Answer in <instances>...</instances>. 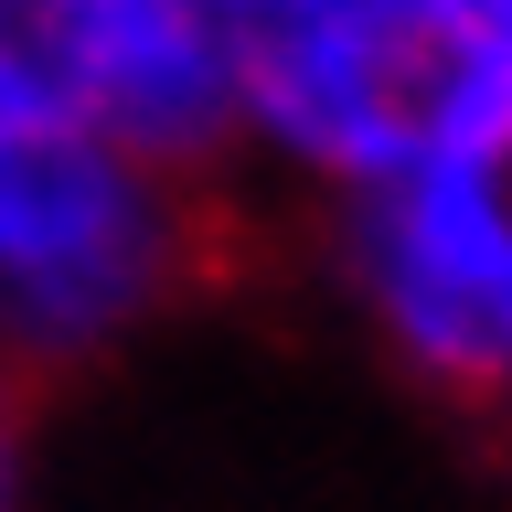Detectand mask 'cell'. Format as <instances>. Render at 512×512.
I'll list each match as a JSON object with an SVG mask.
<instances>
[{
    "instance_id": "cell-1",
    "label": "cell",
    "mask_w": 512,
    "mask_h": 512,
    "mask_svg": "<svg viewBox=\"0 0 512 512\" xmlns=\"http://www.w3.org/2000/svg\"><path fill=\"white\" fill-rule=\"evenodd\" d=\"M182 267V214L150 160L96 139L22 32H0V342L96 352Z\"/></svg>"
},
{
    "instance_id": "cell-2",
    "label": "cell",
    "mask_w": 512,
    "mask_h": 512,
    "mask_svg": "<svg viewBox=\"0 0 512 512\" xmlns=\"http://www.w3.org/2000/svg\"><path fill=\"white\" fill-rule=\"evenodd\" d=\"M352 267L384 342L438 384L512 395V171L502 160H406L363 192Z\"/></svg>"
},
{
    "instance_id": "cell-3",
    "label": "cell",
    "mask_w": 512,
    "mask_h": 512,
    "mask_svg": "<svg viewBox=\"0 0 512 512\" xmlns=\"http://www.w3.org/2000/svg\"><path fill=\"white\" fill-rule=\"evenodd\" d=\"M96 139L128 160H203L235 128V32L203 0H54L22 32Z\"/></svg>"
},
{
    "instance_id": "cell-4",
    "label": "cell",
    "mask_w": 512,
    "mask_h": 512,
    "mask_svg": "<svg viewBox=\"0 0 512 512\" xmlns=\"http://www.w3.org/2000/svg\"><path fill=\"white\" fill-rule=\"evenodd\" d=\"M427 43V150L512 171V0H395Z\"/></svg>"
},
{
    "instance_id": "cell-5",
    "label": "cell",
    "mask_w": 512,
    "mask_h": 512,
    "mask_svg": "<svg viewBox=\"0 0 512 512\" xmlns=\"http://www.w3.org/2000/svg\"><path fill=\"white\" fill-rule=\"evenodd\" d=\"M43 11H54V0H0V32H32Z\"/></svg>"
},
{
    "instance_id": "cell-6",
    "label": "cell",
    "mask_w": 512,
    "mask_h": 512,
    "mask_svg": "<svg viewBox=\"0 0 512 512\" xmlns=\"http://www.w3.org/2000/svg\"><path fill=\"white\" fill-rule=\"evenodd\" d=\"M0 512H11V406H0Z\"/></svg>"
},
{
    "instance_id": "cell-7",
    "label": "cell",
    "mask_w": 512,
    "mask_h": 512,
    "mask_svg": "<svg viewBox=\"0 0 512 512\" xmlns=\"http://www.w3.org/2000/svg\"><path fill=\"white\" fill-rule=\"evenodd\" d=\"M203 11H214V22H224V32H235V22H246V11H256V0H203Z\"/></svg>"
}]
</instances>
